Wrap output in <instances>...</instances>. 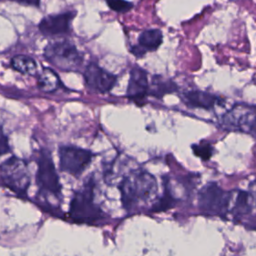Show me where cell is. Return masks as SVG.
<instances>
[{
    "instance_id": "cell-1",
    "label": "cell",
    "mask_w": 256,
    "mask_h": 256,
    "mask_svg": "<svg viewBox=\"0 0 256 256\" xmlns=\"http://www.w3.org/2000/svg\"><path fill=\"white\" fill-rule=\"evenodd\" d=\"M123 206L131 209L139 203L155 204L158 186L153 175L146 171L132 172L126 176L119 186Z\"/></svg>"
},
{
    "instance_id": "cell-2",
    "label": "cell",
    "mask_w": 256,
    "mask_h": 256,
    "mask_svg": "<svg viewBox=\"0 0 256 256\" xmlns=\"http://www.w3.org/2000/svg\"><path fill=\"white\" fill-rule=\"evenodd\" d=\"M94 187L88 181L72 197L69 205V217L77 223H93L100 219L101 209L94 203Z\"/></svg>"
},
{
    "instance_id": "cell-3",
    "label": "cell",
    "mask_w": 256,
    "mask_h": 256,
    "mask_svg": "<svg viewBox=\"0 0 256 256\" xmlns=\"http://www.w3.org/2000/svg\"><path fill=\"white\" fill-rule=\"evenodd\" d=\"M44 56L52 65L63 71H76L83 62L76 46L68 40L49 43L44 49Z\"/></svg>"
},
{
    "instance_id": "cell-4",
    "label": "cell",
    "mask_w": 256,
    "mask_h": 256,
    "mask_svg": "<svg viewBox=\"0 0 256 256\" xmlns=\"http://www.w3.org/2000/svg\"><path fill=\"white\" fill-rule=\"evenodd\" d=\"M2 182L18 195H26L30 185V175L27 164L20 158L12 156L0 165Z\"/></svg>"
},
{
    "instance_id": "cell-5",
    "label": "cell",
    "mask_w": 256,
    "mask_h": 256,
    "mask_svg": "<svg viewBox=\"0 0 256 256\" xmlns=\"http://www.w3.org/2000/svg\"><path fill=\"white\" fill-rule=\"evenodd\" d=\"M230 191L227 192L216 183L206 184L199 192L198 204L202 212L211 215H227L229 211Z\"/></svg>"
},
{
    "instance_id": "cell-6",
    "label": "cell",
    "mask_w": 256,
    "mask_h": 256,
    "mask_svg": "<svg viewBox=\"0 0 256 256\" xmlns=\"http://www.w3.org/2000/svg\"><path fill=\"white\" fill-rule=\"evenodd\" d=\"M222 124L256 137V106L236 104L223 115Z\"/></svg>"
},
{
    "instance_id": "cell-7",
    "label": "cell",
    "mask_w": 256,
    "mask_h": 256,
    "mask_svg": "<svg viewBox=\"0 0 256 256\" xmlns=\"http://www.w3.org/2000/svg\"><path fill=\"white\" fill-rule=\"evenodd\" d=\"M93 154L86 149L75 146H62L59 148L60 168L73 176H79L89 166Z\"/></svg>"
},
{
    "instance_id": "cell-8",
    "label": "cell",
    "mask_w": 256,
    "mask_h": 256,
    "mask_svg": "<svg viewBox=\"0 0 256 256\" xmlns=\"http://www.w3.org/2000/svg\"><path fill=\"white\" fill-rule=\"evenodd\" d=\"M37 163L36 180L39 187L42 190L57 196L60 193L61 185L59 183V176L57 174L55 165L49 153L42 151Z\"/></svg>"
},
{
    "instance_id": "cell-9",
    "label": "cell",
    "mask_w": 256,
    "mask_h": 256,
    "mask_svg": "<svg viewBox=\"0 0 256 256\" xmlns=\"http://www.w3.org/2000/svg\"><path fill=\"white\" fill-rule=\"evenodd\" d=\"M83 76L86 86L98 93L109 92L117 81L115 75L109 73L95 63H90L86 66Z\"/></svg>"
},
{
    "instance_id": "cell-10",
    "label": "cell",
    "mask_w": 256,
    "mask_h": 256,
    "mask_svg": "<svg viewBox=\"0 0 256 256\" xmlns=\"http://www.w3.org/2000/svg\"><path fill=\"white\" fill-rule=\"evenodd\" d=\"M75 11L64 12L55 15H48L44 17L38 27L44 36H56L67 34L71 30V23L75 17Z\"/></svg>"
},
{
    "instance_id": "cell-11",
    "label": "cell",
    "mask_w": 256,
    "mask_h": 256,
    "mask_svg": "<svg viewBox=\"0 0 256 256\" xmlns=\"http://www.w3.org/2000/svg\"><path fill=\"white\" fill-rule=\"evenodd\" d=\"M149 82L146 71L139 67H134L130 72L127 96L129 99L141 103L149 94Z\"/></svg>"
},
{
    "instance_id": "cell-12",
    "label": "cell",
    "mask_w": 256,
    "mask_h": 256,
    "mask_svg": "<svg viewBox=\"0 0 256 256\" xmlns=\"http://www.w3.org/2000/svg\"><path fill=\"white\" fill-rule=\"evenodd\" d=\"M163 35L158 29L143 31L138 37V45L133 46L131 52L136 57H142L148 51L156 50L162 43Z\"/></svg>"
},
{
    "instance_id": "cell-13",
    "label": "cell",
    "mask_w": 256,
    "mask_h": 256,
    "mask_svg": "<svg viewBox=\"0 0 256 256\" xmlns=\"http://www.w3.org/2000/svg\"><path fill=\"white\" fill-rule=\"evenodd\" d=\"M184 101L191 107H198L203 109L213 108L220 99L212 94L203 91H188L184 93Z\"/></svg>"
},
{
    "instance_id": "cell-14",
    "label": "cell",
    "mask_w": 256,
    "mask_h": 256,
    "mask_svg": "<svg viewBox=\"0 0 256 256\" xmlns=\"http://www.w3.org/2000/svg\"><path fill=\"white\" fill-rule=\"evenodd\" d=\"M37 85L41 91L51 93L59 88L60 79L55 71L50 68H44L37 74Z\"/></svg>"
},
{
    "instance_id": "cell-15",
    "label": "cell",
    "mask_w": 256,
    "mask_h": 256,
    "mask_svg": "<svg viewBox=\"0 0 256 256\" xmlns=\"http://www.w3.org/2000/svg\"><path fill=\"white\" fill-rule=\"evenodd\" d=\"M11 66L14 70L25 74V75H36L37 74V63L36 61L26 55H16L11 59Z\"/></svg>"
},
{
    "instance_id": "cell-16",
    "label": "cell",
    "mask_w": 256,
    "mask_h": 256,
    "mask_svg": "<svg viewBox=\"0 0 256 256\" xmlns=\"http://www.w3.org/2000/svg\"><path fill=\"white\" fill-rule=\"evenodd\" d=\"M174 85L170 82H165V81H160V80H154L151 88L149 89V93L153 94L155 96H161L167 92L173 91Z\"/></svg>"
},
{
    "instance_id": "cell-17",
    "label": "cell",
    "mask_w": 256,
    "mask_h": 256,
    "mask_svg": "<svg viewBox=\"0 0 256 256\" xmlns=\"http://www.w3.org/2000/svg\"><path fill=\"white\" fill-rule=\"evenodd\" d=\"M106 3L111 10L118 13H125L133 8V3L127 0H106Z\"/></svg>"
},
{
    "instance_id": "cell-18",
    "label": "cell",
    "mask_w": 256,
    "mask_h": 256,
    "mask_svg": "<svg viewBox=\"0 0 256 256\" xmlns=\"http://www.w3.org/2000/svg\"><path fill=\"white\" fill-rule=\"evenodd\" d=\"M193 151L198 157H200L204 160L209 159L212 155V147L207 143L193 145Z\"/></svg>"
},
{
    "instance_id": "cell-19",
    "label": "cell",
    "mask_w": 256,
    "mask_h": 256,
    "mask_svg": "<svg viewBox=\"0 0 256 256\" xmlns=\"http://www.w3.org/2000/svg\"><path fill=\"white\" fill-rule=\"evenodd\" d=\"M9 151V145L7 137L5 136L4 132L0 128V156L7 153Z\"/></svg>"
},
{
    "instance_id": "cell-20",
    "label": "cell",
    "mask_w": 256,
    "mask_h": 256,
    "mask_svg": "<svg viewBox=\"0 0 256 256\" xmlns=\"http://www.w3.org/2000/svg\"><path fill=\"white\" fill-rule=\"evenodd\" d=\"M248 191L250 192L253 201V212H256V180L250 184Z\"/></svg>"
},
{
    "instance_id": "cell-21",
    "label": "cell",
    "mask_w": 256,
    "mask_h": 256,
    "mask_svg": "<svg viewBox=\"0 0 256 256\" xmlns=\"http://www.w3.org/2000/svg\"><path fill=\"white\" fill-rule=\"evenodd\" d=\"M21 3H26V4H31V5H38L39 0H16Z\"/></svg>"
}]
</instances>
